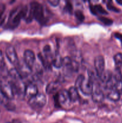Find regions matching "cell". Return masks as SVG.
Instances as JSON below:
<instances>
[{
	"label": "cell",
	"mask_w": 122,
	"mask_h": 123,
	"mask_svg": "<svg viewBox=\"0 0 122 123\" xmlns=\"http://www.w3.org/2000/svg\"><path fill=\"white\" fill-rule=\"evenodd\" d=\"M28 13V8L26 6H20L12 10L10 12L7 22V27L14 30L18 26L20 20L23 18H26Z\"/></svg>",
	"instance_id": "1"
},
{
	"label": "cell",
	"mask_w": 122,
	"mask_h": 123,
	"mask_svg": "<svg viewBox=\"0 0 122 123\" xmlns=\"http://www.w3.org/2000/svg\"><path fill=\"white\" fill-rule=\"evenodd\" d=\"M25 19L26 22L28 23L31 22L33 19H35L40 24L45 22V19L43 6L36 1L31 2L30 3L29 10Z\"/></svg>",
	"instance_id": "2"
},
{
	"label": "cell",
	"mask_w": 122,
	"mask_h": 123,
	"mask_svg": "<svg viewBox=\"0 0 122 123\" xmlns=\"http://www.w3.org/2000/svg\"><path fill=\"white\" fill-rule=\"evenodd\" d=\"M46 97L43 93H38L28 100V105L34 109H42L46 103Z\"/></svg>",
	"instance_id": "3"
},
{
	"label": "cell",
	"mask_w": 122,
	"mask_h": 123,
	"mask_svg": "<svg viewBox=\"0 0 122 123\" xmlns=\"http://www.w3.org/2000/svg\"><path fill=\"white\" fill-rule=\"evenodd\" d=\"M16 68L17 70L18 73L20 74V77L22 79L23 78H26L29 75L31 74L32 73V69L30 68L27 64L23 60H20L19 61V63H18L17 66L16 67Z\"/></svg>",
	"instance_id": "4"
},
{
	"label": "cell",
	"mask_w": 122,
	"mask_h": 123,
	"mask_svg": "<svg viewBox=\"0 0 122 123\" xmlns=\"http://www.w3.org/2000/svg\"><path fill=\"white\" fill-rule=\"evenodd\" d=\"M6 54L7 59L9 60L11 64L16 67L19 63V60L14 47L13 46H8L6 49Z\"/></svg>",
	"instance_id": "5"
},
{
	"label": "cell",
	"mask_w": 122,
	"mask_h": 123,
	"mask_svg": "<svg viewBox=\"0 0 122 123\" xmlns=\"http://www.w3.org/2000/svg\"><path fill=\"white\" fill-rule=\"evenodd\" d=\"M0 90L8 100L14 98V94L10 82H6L0 80Z\"/></svg>",
	"instance_id": "6"
},
{
	"label": "cell",
	"mask_w": 122,
	"mask_h": 123,
	"mask_svg": "<svg viewBox=\"0 0 122 123\" xmlns=\"http://www.w3.org/2000/svg\"><path fill=\"white\" fill-rule=\"evenodd\" d=\"M94 66L97 75L98 76L100 77V76L105 70H104L105 69V60L103 56L98 55L94 58Z\"/></svg>",
	"instance_id": "7"
},
{
	"label": "cell",
	"mask_w": 122,
	"mask_h": 123,
	"mask_svg": "<svg viewBox=\"0 0 122 123\" xmlns=\"http://www.w3.org/2000/svg\"><path fill=\"white\" fill-rule=\"evenodd\" d=\"M55 96V102L57 101V103L60 105H68L71 102L68 91L66 90H61Z\"/></svg>",
	"instance_id": "8"
},
{
	"label": "cell",
	"mask_w": 122,
	"mask_h": 123,
	"mask_svg": "<svg viewBox=\"0 0 122 123\" xmlns=\"http://www.w3.org/2000/svg\"><path fill=\"white\" fill-rule=\"evenodd\" d=\"M80 90L85 95L92 94L93 91V82L92 80L89 78L84 80L83 82L82 83L80 87Z\"/></svg>",
	"instance_id": "9"
},
{
	"label": "cell",
	"mask_w": 122,
	"mask_h": 123,
	"mask_svg": "<svg viewBox=\"0 0 122 123\" xmlns=\"http://www.w3.org/2000/svg\"><path fill=\"white\" fill-rule=\"evenodd\" d=\"M38 94V89L35 84L30 83L25 88L24 96L28 100H29L30 98L33 97V96H36Z\"/></svg>",
	"instance_id": "10"
},
{
	"label": "cell",
	"mask_w": 122,
	"mask_h": 123,
	"mask_svg": "<svg viewBox=\"0 0 122 123\" xmlns=\"http://www.w3.org/2000/svg\"><path fill=\"white\" fill-rule=\"evenodd\" d=\"M23 61L25 63L32 69L35 61V56L33 51L31 50H26L24 52Z\"/></svg>",
	"instance_id": "11"
},
{
	"label": "cell",
	"mask_w": 122,
	"mask_h": 123,
	"mask_svg": "<svg viewBox=\"0 0 122 123\" xmlns=\"http://www.w3.org/2000/svg\"><path fill=\"white\" fill-rule=\"evenodd\" d=\"M61 87V84L59 82H51L47 85L45 91L48 94H51L58 91Z\"/></svg>",
	"instance_id": "12"
},
{
	"label": "cell",
	"mask_w": 122,
	"mask_h": 123,
	"mask_svg": "<svg viewBox=\"0 0 122 123\" xmlns=\"http://www.w3.org/2000/svg\"><path fill=\"white\" fill-rule=\"evenodd\" d=\"M92 100L95 103H100L104 98V94L102 90L99 88H96L93 91L92 94Z\"/></svg>",
	"instance_id": "13"
},
{
	"label": "cell",
	"mask_w": 122,
	"mask_h": 123,
	"mask_svg": "<svg viewBox=\"0 0 122 123\" xmlns=\"http://www.w3.org/2000/svg\"><path fill=\"white\" fill-rule=\"evenodd\" d=\"M68 92L69 94V98H70L71 101L72 102H77L80 98L78 91L75 86H72V87L69 88Z\"/></svg>",
	"instance_id": "14"
},
{
	"label": "cell",
	"mask_w": 122,
	"mask_h": 123,
	"mask_svg": "<svg viewBox=\"0 0 122 123\" xmlns=\"http://www.w3.org/2000/svg\"><path fill=\"white\" fill-rule=\"evenodd\" d=\"M8 75L13 79V81H20L22 79L16 68H11L8 71Z\"/></svg>",
	"instance_id": "15"
},
{
	"label": "cell",
	"mask_w": 122,
	"mask_h": 123,
	"mask_svg": "<svg viewBox=\"0 0 122 123\" xmlns=\"http://www.w3.org/2000/svg\"><path fill=\"white\" fill-rule=\"evenodd\" d=\"M52 65L55 67L57 68H59L62 67V63H63V58L59 55L57 54L56 55L55 58H53L52 60Z\"/></svg>",
	"instance_id": "16"
},
{
	"label": "cell",
	"mask_w": 122,
	"mask_h": 123,
	"mask_svg": "<svg viewBox=\"0 0 122 123\" xmlns=\"http://www.w3.org/2000/svg\"><path fill=\"white\" fill-rule=\"evenodd\" d=\"M108 98L112 102H118L120 98V93L115 90H112L108 94Z\"/></svg>",
	"instance_id": "17"
},
{
	"label": "cell",
	"mask_w": 122,
	"mask_h": 123,
	"mask_svg": "<svg viewBox=\"0 0 122 123\" xmlns=\"http://www.w3.org/2000/svg\"><path fill=\"white\" fill-rule=\"evenodd\" d=\"M116 69L120 70L122 66V54L117 53L114 56Z\"/></svg>",
	"instance_id": "18"
},
{
	"label": "cell",
	"mask_w": 122,
	"mask_h": 123,
	"mask_svg": "<svg viewBox=\"0 0 122 123\" xmlns=\"http://www.w3.org/2000/svg\"><path fill=\"white\" fill-rule=\"evenodd\" d=\"M112 77V74L110 70H104L102 74L100 76L99 78L103 82L107 83L110 81Z\"/></svg>",
	"instance_id": "19"
},
{
	"label": "cell",
	"mask_w": 122,
	"mask_h": 123,
	"mask_svg": "<svg viewBox=\"0 0 122 123\" xmlns=\"http://www.w3.org/2000/svg\"><path fill=\"white\" fill-rule=\"evenodd\" d=\"M43 51H44V56H45V57L48 60H49V59H51V60H53V58L52 52H51V48L50 46L45 45V46L44 47Z\"/></svg>",
	"instance_id": "20"
},
{
	"label": "cell",
	"mask_w": 122,
	"mask_h": 123,
	"mask_svg": "<svg viewBox=\"0 0 122 123\" xmlns=\"http://www.w3.org/2000/svg\"><path fill=\"white\" fill-rule=\"evenodd\" d=\"M38 58H39V60H40L41 63L43 64V66L45 67V68H50V62H49V60L44 56L43 55H42V54H38Z\"/></svg>",
	"instance_id": "21"
},
{
	"label": "cell",
	"mask_w": 122,
	"mask_h": 123,
	"mask_svg": "<svg viewBox=\"0 0 122 123\" xmlns=\"http://www.w3.org/2000/svg\"><path fill=\"white\" fill-rule=\"evenodd\" d=\"M85 79V77L83 74H80L77 78L75 82V87L76 88L77 90H80L81 85L82 83L83 82L84 80Z\"/></svg>",
	"instance_id": "22"
},
{
	"label": "cell",
	"mask_w": 122,
	"mask_h": 123,
	"mask_svg": "<svg viewBox=\"0 0 122 123\" xmlns=\"http://www.w3.org/2000/svg\"><path fill=\"white\" fill-rule=\"evenodd\" d=\"M94 9H95L96 13H99V14H107L108 12L102 7L99 4H96L95 6H94Z\"/></svg>",
	"instance_id": "23"
},
{
	"label": "cell",
	"mask_w": 122,
	"mask_h": 123,
	"mask_svg": "<svg viewBox=\"0 0 122 123\" xmlns=\"http://www.w3.org/2000/svg\"><path fill=\"white\" fill-rule=\"evenodd\" d=\"M112 77L116 81H121L122 80V74L120 70L116 69L114 73L112 74Z\"/></svg>",
	"instance_id": "24"
},
{
	"label": "cell",
	"mask_w": 122,
	"mask_h": 123,
	"mask_svg": "<svg viewBox=\"0 0 122 123\" xmlns=\"http://www.w3.org/2000/svg\"><path fill=\"white\" fill-rule=\"evenodd\" d=\"M6 10V6L4 4H0V25H2L4 19H2V15Z\"/></svg>",
	"instance_id": "25"
},
{
	"label": "cell",
	"mask_w": 122,
	"mask_h": 123,
	"mask_svg": "<svg viewBox=\"0 0 122 123\" xmlns=\"http://www.w3.org/2000/svg\"><path fill=\"white\" fill-rule=\"evenodd\" d=\"M75 16L77 19L80 22H83L84 19V16L83 12L80 10H77L75 12Z\"/></svg>",
	"instance_id": "26"
},
{
	"label": "cell",
	"mask_w": 122,
	"mask_h": 123,
	"mask_svg": "<svg viewBox=\"0 0 122 123\" xmlns=\"http://www.w3.org/2000/svg\"><path fill=\"white\" fill-rule=\"evenodd\" d=\"M99 20H100L102 23H104L105 25H110L112 24L113 21L111 19H108V18H105V17H100L99 18Z\"/></svg>",
	"instance_id": "27"
},
{
	"label": "cell",
	"mask_w": 122,
	"mask_h": 123,
	"mask_svg": "<svg viewBox=\"0 0 122 123\" xmlns=\"http://www.w3.org/2000/svg\"><path fill=\"white\" fill-rule=\"evenodd\" d=\"M106 7H107L108 9L112 11V12H119L120 10L118 8H117V7H115L113 4H112L111 2H108L107 5H106Z\"/></svg>",
	"instance_id": "28"
},
{
	"label": "cell",
	"mask_w": 122,
	"mask_h": 123,
	"mask_svg": "<svg viewBox=\"0 0 122 123\" xmlns=\"http://www.w3.org/2000/svg\"><path fill=\"white\" fill-rule=\"evenodd\" d=\"M113 90H116L117 91H118V92L120 93L122 91V80L121 81H117L116 82V85H115L114 88Z\"/></svg>",
	"instance_id": "29"
},
{
	"label": "cell",
	"mask_w": 122,
	"mask_h": 123,
	"mask_svg": "<svg viewBox=\"0 0 122 123\" xmlns=\"http://www.w3.org/2000/svg\"><path fill=\"white\" fill-rule=\"evenodd\" d=\"M5 66H6V63H5L4 58L2 51L0 50V68L3 69Z\"/></svg>",
	"instance_id": "30"
},
{
	"label": "cell",
	"mask_w": 122,
	"mask_h": 123,
	"mask_svg": "<svg viewBox=\"0 0 122 123\" xmlns=\"http://www.w3.org/2000/svg\"><path fill=\"white\" fill-rule=\"evenodd\" d=\"M65 10L68 13H70V14H72L73 8H72V4L70 3V2H67L65 7Z\"/></svg>",
	"instance_id": "31"
},
{
	"label": "cell",
	"mask_w": 122,
	"mask_h": 123,
	"mask_svg": "<svg viewBox=\"0 0 122 123\" xmlns=\"http://www.w3.org/2000/svg\"><path fill=\"white\" fill-rule=\"evenodd\" d=\"M47 2L50 4L51 6L57 7L59 4L60 1L59 0H49V1H47Z\"/></svg>",
	"instance_id": "32"
},
{
	"label": "cell",
	"mask_w": 122,
	"mask_h": 123,
	"mask_svg": "<svg viewBox=\"0 0 122 123\" xmlns=\"http://www.w3.org/2000/svg\"><path fill=\"white\" fill-rule=\"evenodd\" d=\"M115 36H116V37H117V38H118V39L121 40L122 41V35L121 34L117 33V34H116V35H115Z\"/></svg>",
	"instance_id": "33"
},
{
	"label": "cell",
	"mask_w": 122,
	"mask_h": 123,
	"mask_svg": "<svg viewBox=\"0 0 122 123\" xmlns=\"http://www.w3.org/2000/svg\"><path fill=\"white\" fill-rule=\"evenodd\" d=\"M117 3H118L119 4L122 5V0H119V1H117Z\"/></svg>",
	"instance_id": "34"
}]
</instances>
